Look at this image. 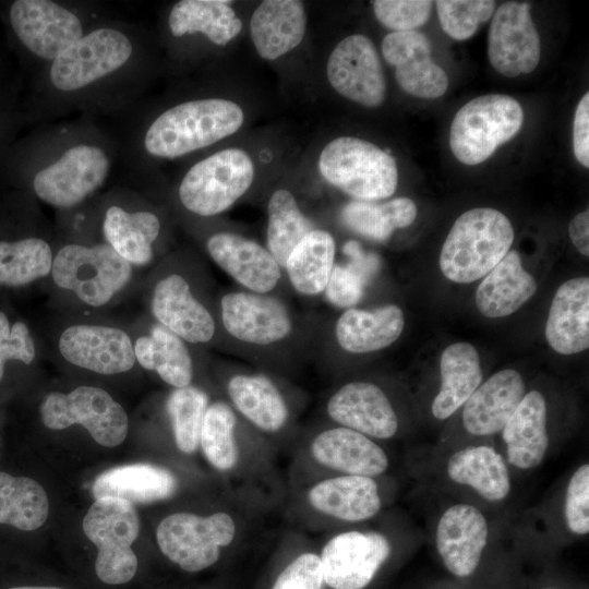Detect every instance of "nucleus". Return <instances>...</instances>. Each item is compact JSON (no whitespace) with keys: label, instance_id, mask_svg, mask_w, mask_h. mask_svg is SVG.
<instances>
[{"label":"nucleus","instance_id":"obj_21","mask_svg":"<svg viewBox=\"0 0 589 589\" xmlns=\"http://www.w3.org/2000/svg\"><path fill=\"white\" fill-rule=\"evenodd\" d=\"M329 417L345 428L370 437L390 438L398 419L385 393L370 382H350L328 400Z\"/></svg>","mask_w":589,"mask_h":589},{"label":"nucleus","instance_id":"obj_6","mask_svg":"<svg viewBox=\"0 0 589 589\" xmlns=\"http://www.w3.org/2000/svg\"><path fill=\"white\" fill-rule=\"evenodd\" d=\"M316 166L327 183L356 201L387 199L398 185L395 158L388 151L358 136L330 140L322 147Z\"/></svg>","mask_w":589,"mask_h":589},{"label":"nucleus","instance_id":"obj_49","mask_svg":"<svg viewBox=\"0 0 589 589\" xmlns=\"http://www.w3.org/2000/svg\"><path fill=\"white\" fill-rule=\"evenodd\" d=\"M366 281L350 264H338L334 265L324 291L332 304L350 308L361 299Z\"/></svg>","mask_w":589,"mask_h":589},{"label":"nucleus","instance_id":"obj_56","mask_svg":"<svg viewBox=\"0 0 589 589\" xmlns=\"http://www.w3.org/2000/svg\"><path fill=\"white\" fill-rule=\"evenodd\" d=\"M545 589H554V588H545Z\"/></svg>","mask_w":589,"mask_h":589},{"label":"nucleus","instance_id":"obj_25","mask_svg":"<svg viewBox=\"0 0 589 589\" xmlns=\"http://www.w3.org/2000/svg\"><path fill=\"white\" fill-rule=\"evenodd\" d=\"M306 11L299 0H264L250 19V36L260 58L274 61L294 50L306 32Z\"/></svg>","mask_w":589,"mask_h":589},{"label":"nucleus","instance_id":"obj_23","mask_svg":"<svg viewBox=\"0 0 589 589\" xmlns=\"http://www.w3.org/2000/svg\"><path fill=\"white\" fill-rule=\"evenodd\" d=\"M231 3L225 0L175 2L166 16L168 37L176 43L203 38L214 46L229 45L242 31V21Z\"/></svg>","mask_w":589,"mask_h":589},{"label":"nucleus","instance_id":"obj_42","mask_svg":"<svg viewBox=\"0 0 589 589\" xmlns=\"http://www.w3.org/2000/svg\"><path fill=\"white\" fill-rule=\"evenodd\" d=\"M50 244L39 237L0 240V285L19 287L51 273Z\"/></svg>","mask_w":589,"mask_h":589},{"label":"nucleus","instance_id":"obj_32","mask_svg":"<svg viewBox=\"0 0 589 589\" xmlns=\"http://www.w3.org/2000/svg\"><path fill=\"white\" fill-rule=\"evenodd\" d=\"M405 317L396 304L372 311L348 309L337 320L335 334L339 346L351 353L384 349L401 335Z\"/></svg>","mask_w":589,"mask_h":589},{"label":"nucleus","instance_id":"obj_15","mask_svg":"<svg viewBox=\"0 0 589 589\" xmlns=\"http://www.w3.org/2000/svg\"><path fill=\"white\" fill-rule=\"evenodd\" d=\"M390 554L377 532L348 531L332 538L320 556L323 579L333 589H363Z\"/></svg>","mask_w":589,"mask_h":589},{"label":"nucleus","instance_id":"obj_13","mask_svg":"<svg viewBox=\"0 0 589 589\" xmlns=\"http://www.w3.org/2000/svg\"><path fill=\"white\" fill-rule=\"evenodd\" d=\"M326 76L341 97L363 107H378L386 98L382 62L365 35L346 36L334 47L327 59Z\"/></svg>","mask_w":589,"mask_h":589},{"label":"nucleus","instance_id":"obj_40","mask_svg":"<svg viewBox=\"0 0 589 589\" xmlns=\"http://www.w3.org/2000/svg\"><path fill=\"white\" fill-rule=\"evenodd\" d=\"M48 513V496L38 482L0 471V524L32 531L44 525Z\"/></svg>","mask_w":589,"mask_h":589},{"label":"nucleus","instance_id":"obj_55","mask_svg":"<svg viewBox=\"0 0 589 589\" xmlns=\"http://www.w3.org/2000/svg\"><path fill=\"white\" fill-rule=\"evenodd\" d=\"M3 132H4V118H3V110L1 109V101H0V144H1Z\"/></svg>","mask_w":589,"mask_h":589},{"label":"nucleus","instance_id":"obj_1","mask_svg":"<svg viewBox=\"0 0 589 589\" xmlns=\"http://www.w3.org/2000/svg\"><path fill=\"white\" fill-rule=\"evenodd\" d=\"M153 70L149 39L135 23L103 19L36 73L33 118L52 120L134 106Z\"/></svg>","mask_w":589,"mask_h":589},{"label":"nucleus","instance_id":"obj_48","mask_svg":"<svg viewBox=\"0 0 589 589\" xmlns=\"http://www.w3.org/2000/svg\"><path fill=\"white\" fill-rule=\"evenodd\" d=\"M36 356L35 344L28 326L21 321L11 323L0 311V381L10 360L31 364Z\"/></svg>","mask_w":589,"mask_h":589},{"label":"nucleus","instance_id":"obj_14","mask_svg":"<svg viewBox=\"0 0 589 589\" xmlns=\"http://www.w3.org/2000/svg\"><path fill=\"white\" fill-rule=\"evenodd\" d=\"M530 9L526 2L508 1L494 12L488 35V58L506 77L528 74L539 64L540 36Z\"/></svg>","mask_w":589,"mask_h":589},{"label":"nucleus","instance_id":"obj_53","mask_svg":"<svg viewBox=\"0 0 589 589\" xmlns=\"http://www.w3.org/2000/svg\"><path fill=\"white\" fill-rule=\"evenodd\" d=\"M569 238L576 250L582 255L589 256V211L586 209L575 215L568 225Z\"/></svg>","mask_w":589,"mask_h":589},{"label":"nucleus","instance_id":"obj_38","mask_svg":"<svg viewBox=\"0 0 589 589\" xmlns=\"http://www.w3.org/2000/svg\"><path fill=\"white\" fill-rule=\"evenodd\" d=\"M228 394L237 409L263 431L276 432L287 421L285 400L274 383L264 375L232 376L228 382Z\"/></svg>","mask_w":589,"mask_h":589},{"label":"nucleus","instance_id":"obj_18","mask_svg":"<svg viewBox=\"0 0 589 589\" xmlns=\"http://www.w3.org/2000/svg\"><path fill=\"white\" fill-rule=\"evenodd\" d=\"M221 321L233 338L252 345H271L292 330L286 306L276 298L255 292H230L221 298Z\"/></svg>","mask_w":589,"mask_h":589},{"label":"nucleus","instance_id":"obj_34","mask_svg":"<svg viewBox=\"0 0 589 589\" xmlns=\"http://www.w3.org/2000/svg\"><path fill=\"white\" fill-rule=\"evenodd\" d=\"M441 387L432 402V413L445 420L465 405L482 382L477 349L468 342L446 347L440 360Z\"/></svg>","mask_w":589,"mask_h":589},{"label":"nucleus","instance_id":"obj_4","mask_svg":"<svg viewBox=\"0 0 589 589\" xmlns=\"http://www.w3.org/2000/svg\"><path fill=\"white\" fill-rule=\"evenodd\" d=\"M105 17L89 4L56 0H15L8 10L10 31L37 73Z\"/></svg>","mask_w":589,"mask_h":589},{"label":"nucleus","instance_id":"obj_17","mask_svg":"<svg viewBox=\"0 0 589 589\" xmlns=\"http://www.w3.org/2000/svg\"><path fill=\"white\" fill-rule=\"evenodd\" d=\"M384 60L395 68V79L406 93L425 99L438 98L448 88L445 71L431 57V43L420 32H390L382 40Z\"/></svg>","mask_w":589,"mask_h":589},{"label":"nucleus","instance_id":"obj_27","mask_svg":"<svg viewBox=\"0 0 589 589\" xmlns=\"http://www.w3.org/2000/svg\"><path fill=\"white\" fill-rule=\"evenodd\" d=\"M311 452L323 466L346 474L372 478L388 467V457L377 444L345 426L320 433L311 444Z\"/></svg>","mask_w":589,"mask_h":589},{"label":"nucleus","instance_id":"obj_50","mask_svg":"<svg viewBox=\"0 0 589 589\" xmlns=\"http://www.w3.org/2000/svg\"><path fill=\"white\" fill-rule=\"evenodd\" d=\"M324 584L320 556L304 553L280 573L272 589H323Z\"/></svg>","mask_w":589,"mask_h":589},{"label":"nucleus","instance_id":"obj_2","mask_svg":"<svg viewBox=\"0 0 589 589\" xmlns=\"http://www.w3.org/2000/svg\"><path fill=\"white\" fill-rule=\"evenodd\" d=\"M119 152L118 141L93 121L61 122L32 139L24 171L38 200L71 209L103 188Z\"/></svg>","mask_w":589,"mask_h":589},{"label":"nucleus","instance_id":"obj_22","mask_svg":"<svg viewBox=\"0 0 589 589\" xmlns=\"http://www.w3.org/2000/svg\"><path fill=\"white\" fill-rule=\"evenodd\" d=\"M151 311L160 325L188 342L205 344L215 334L212 314L194 298L189 283L178 274L156 284Z\"/></svg>","mask_w":589,"mask_h":589},{"label":"nucleus","instance_id":"obj_52","mask_svg":"<svg viewBox=\"0 0 589 589\" xmlns=\"http://www.w3.org/2000/svg\"><path fill=\"white\" fill-rule=\"evenodd\" d=\"M344 252L351 259L349 263L366 280H369L380 268V261L373 254H365L356 242H348L344 247Z\"/></svg>","mask_w":589,"mask_h":589},{"label":"nucleus","instance_id":"obj_45","mask_svg":"<svg viewBox=\"0 0 589 589\" xmlns=\"http://www.w3.org/2000/svg\"><path fill=\"white\" fill-rule=\"evenodd\" d=\"M436 12L443 31L453 39L470 38L495 10L492 0H438Z\"/></svg>","mask_w":589,"mask_h":589},{"label":"nucleus","instance_id":"obj_26","mask_svg":"<svg viewBox=\"0 0 589 589\" xmlns=\"http://www.w3.org/2000/svg\"><path fill=\"white\" fill-rule=\"evenodd\" d=\"M549 346L561 354H575L589 347V278L563 283L556 290L545 324Z\"/></svg>","mask_w":589,"mask_h":589},{"label":"nucleus","instance_id":"obj_41","mask_svg":"<svg viewBox=\"0 0 589 589\" xmlns=\"http://www.w3.org/2000/svg\"><path fill=\"white\" fill-rule=\"evenodd\" d=\"M267 250L279 266L286 261L299 241L312 228V223L301 212L294 195L287 189H277L267 205Z\"/></svg>","mask_w":589,"mask_h":589},{"label":"nucleus","instance_id":"obj_51","mask_svg":"<svg viewBox=\"0 0 589 589\" xmlns=\"http://www.w3.org/2000/svg\"><path fill=\"white\" fill-rule=\"evenodd\" d=\"M573 149L577 161L589 167V93L579 100L574 116Z\"/></svg>","mask_w":589,"mask_h":589},{"label":"nucleus","instance_id":"obj_43","mask_svg":"<svg viewBox=\"0 0 589 589\" xmlns=\"http://www.w3.org/2000/svg\"><path fill=\"white\" fill-rule=\"evenodd\" d=\"M235 426L236 416L228 405L217 401L207 407L200 445L209 464L220 471L230 470L238 460Z\"/></svg>","mask_w":589,"mask_h":589},{"label":"nucleus","instance_id":"obj_31","mask_svg":"<svg viewBox=\"0 0 589 589\" xmlns=\"http://www.w3.org/2000/svg\"><path fill=\"white\" fill-rule=\"evenodd\" d=\"M309 501L318 512L346 521L370 519L382 506L376 482L352 474L318 482L309 491Z\"/></svg>","mask_w":589,"mask_h":589},{"label":"nucleus","instance_id":"obj_46","mask_svg":"<svg viewBox=\"0 0 589 589\" xmlns=\"http://www.w3.org/2000/svg\"><path fill=\"white\" fill-rule=\"evenodd\" d=\"M428 0H375L372 8L377 21L393 32L413 31L425 24L432 11Z\"/></svg>","mask_w":589,"mask_h":589},{"label":"nucleus","instance_id":"obj_19","mask_svg":"<svg viewBox=\"0 0 589 589\" xmlns=\"http://www.w3.org/2000/svg\"><path fill=\"white\" fill-rule=\"evenodd\" d=\"M488 538L484 515L473 505L459 503L441 515L435 544L446 569L457 577H468L477 569Z\"/></svg>","mask_w":589,"mask_h":589},{"label":"nucleus","instance_id":"obj_8","mask_svg":"<svg viewBox=\"0 0 589 589\" xmlns=\"http://www.w3.org/2000/svg\"><path fill=\"white\" fill-rule=\"evenodd\" d=\"M524 110L513 97L488 94L466 103L454 116L449 131L453 155L474 166L494 154L521 129Z\"/></svg>","mask_w":589,"mask_h":589},{"label":"nucleus","instance_id":"obj_20","mask_svg":"<svg viewBox=\"0 0 589 589\" xmlns=\"http://www.w3.org/2000/svg\"><path fill=\"white\" fill-rule=\"evenodd\" d=\"M206 250L221 269L252 292L267 293L280 280L279 264L254 240L233 232H216L206 240Z\"/></svg>","mask_w":589,"mask_h":589},{"label":"nucleus","instance_id":"obj_36","mask_svg":"<svg viewBox=\"0 0 589 589\" xmlns=\"http://www.w3.org/2000/svg\"><path fill=\"white\" fill-rule=\"evenodd\" d=\"M135 360L175 388L189 386L193 364L184 341L160 324L151 334L139 337L134 345Z\"/></svg>","mask_w":589,"mask_h":589},{"label":"nucleus","instance_id":"obj_9","mask_svg":"<svg viewBox=\"0 0 589 589\" xmlns=\"http://www.w3.org/2000/svg\"><path fill=\"white\" fill-rule=\"evenodd\" d=\"M50 274L59 288L98 308L110 302L129 284L132 265L106 242L68 243L53 256Z\"/></svg>","mask_w":589,"mask_h":589},{"label":"nucleus","instance_id":"obj_3","mask_svg":"<svg viewBox=\"0 0 589 589\" xmlns=\"http://www.w3.org/2000/svg\"><path fill=\"white\" fill-rule=\"evenodd\" d=\"M245 113L237 101L201 96L171 103L133 122L122 153L133 170L145 163L176 160L239 132Z\"/></svg>","mask_w":589,"mask_h":589},{"label":"nucleus","instance_id":"obj_30","mask_svg":"<svg viewBox=\"0 0 589 589\" xmlns=\"http://www.w3.org/2000/svg\"><path fill=\"white\" fill-rule=\"evenodd\" d=\"M536 291V279L524 269L519 253L509 250L478 286L476 305L485 317H504L520 309Z\"/></svg>","mask_w":589,"mask_h":589},{"label":"nucleus","instance_id":"obj_12","mask_svg":"<svg viewBox=\"0 0 589 589\" xmlns=\"http://www.w3.org/2000/svg\"><path fill=\"white\" fill-rule=\"evenodd\" d=\"M235 533L233 519L226 513H176L160 521L156 539L170 561L187 572H200L217 562L220 548L229 545Z\"/></svg>","mask_w":589,"mask_h":589},{"label":"nucleus","instance_id":"obj_44","mask_svg":"<svg viewBox=\"0 0 589 589\" xmlns=\"http://www.w3.org/2000/svg\"><path fill=\"white\" fill-rule=\"evenodd\" d=\"M207 407L205 392L191 385L176 388L168 397L167 411L181 452L192 454L197 449Z\"/></svg>","mask_w":589,"mask_h":589},{"label":"nucleus","instance_id":"obj_33","mask_svg":"<svg viewBox=\"0 0 589 589\" xmlns=\"http://www.w3.org/2000/svg\"><path fill=\"white\" fill-rule=\"evenodd\" d=\"M171 471L152 464H131L100 473L93 483L95 498L110 496L134 503H152L170 497L177 490Z\"/></svg>","mask_w":589,"mask_h":589},{"label":"nucleus","instance_id":"obj_47","mask_svg":"<svg viewBox=\"0 0 589 589\" xmlns=\"http://www.w3.org/2000/svg\"><path fill=\"white\" fill-rule=\"evenodd\" d=\"M565 522L577 536L589 533V465L582 464L572 474L565 494Z\"/></svg>","mask_w":589,"mask_h":589},{"label":"nucleus","instance_id":"obj_11","mask_svg":"<svg viewBox=\"0 0 589 589\" xmlns=\"http://www.w3.org/2000/svg\"><path fill=\"white\" fill-rule=\"evenodd\" d=\"M40 418L51 430L81 424L106 447L118 446L128 434L123 407L106 390L94 386H80L68 394H48L40 405Z\"/></svg>","mask_w":589,"mask_h":589},{"label":"nucleus","instance_id":"obj_54","mask_svg":"<svg viewBox=\"0 0 589 589\" xmlns=\"http://www.w3.org/2000/svg\"><path fill=\"white\" fill-rule=\"evenodd\" d=\"M9 589H61L58 587H34V586H19V587H12Z\"/></svg>","mask_w":589,"mask_h":589},{"label":"nucleus","instance_id":"obj_7","mask_svg":"<svg viewBox=\"0 0 589 589\" xmlns=\"http://www.w3.org/2000/svg\"><path fill=\"white\" fill-rule=\"evenodd\" d=\"M254 178L252 156L241 147H226L192 164L180 179L177 194L188 212L216 216L241 199Z\"/></svg>","mask_w":589,"mask_h":589},{"label":"nucleus","instance_id":"obj_5","mask_svg":"<svg viewBox=\"0 0 589 589\" xmlns=\"http://www.w3.org/2000/svg\"><path fill=\"white\" fill-rule=\"evenodd\" d=\"M514 228L502 212L476 207L452 226L441 250L440 269L450 281L473 283L484 277L507 254Z\"/></svg>","mask_w":589,"mask_h":589},{"label":"nucleus","instance_id":"obj_16","mask_svg":"<svg viewBox=\"0 0 589 589\" xmlns=\"http://www.w3.org/2000/svg\"><path fill=\"white\" fill-rule=\"evenodd\" d=\"M58 347L71 364L99 374L123 373L135 363L131 338L124 330L112 326H69L60 335Z\"/></svg>","mask_w":589,"mask_h":589},{"label":"nucleus","instance_id":"obj_28","mask_svg":"<svg viewBox=\"0 0 589 589\" xmlns=\"http://www.w3.org/2000/svg\"><path fill=\"white\" fill-rule=\"evenodd\" d=\"M546 401L539 390H530L502 430L507 460L518 469H533L541 465L548 448Z\"/></svg>","mask_w":589,"mask_h":589},{"label":"nucleus","instance_id":"obj_29","mask_svg":"<svg viewBox=\"0 0 589 589\" xmlns=\"http://www.w3.org/2000/svg\"><path fill=\"white\" fill-rule=\"evenodd\" d=\"M101 230L106 243L131 265H147L154 256V243L161 231V220L149 209H130L108 205Z\"/></svg>","mask_w":589,"mask_h":589},{"label":"nucleus","instance_id":"obj_24","mask_svg":"<svg viewBox=\"0 0 589 589\" xmlns=\"http://www.w3.org/2000/svg\"><path fill=\"white\" fill-rule=\"evenodd\" d=\"M525 382L513 369L494 373L481 383L464 405L462 424L466 431L477 436H489L501 432L522 397Z\"/></svg>","mask_w":589,"mask_h":589},{"label":"nucleus","instance_id":"obj_35","mask_svg":"<svg viewBox=\"0 0 589 589\" xmlns=\"http://www.w3.org/2000/svg\"><path fill=\"white\" fill-rule=\"evenodd\" d=\"M446 470L450 480L473 489L486 501H503L510 492L506 461L491 446H468L454 453Z\"/></svg>","mask_w":589,"mask_h":589},{"label":"nucleus","instance_id":"obj_10","mask_svg":"<svg viewBox=\"0 0 589 589\" xmlns=\"http://www.w3.org/2000/svg\"><path fill=\"white\" fill-rule=\"evenodd\" d=\"M85 536L96 545L97 577L108 585L130 581L137 569V557L132 550L140 531V521L132 503L104 496L96 498L83 522Z\"/></svg>","mask_w":589,"mask_h":589},{"label":"nucleus","instance_id":"obj_37","mask_svg":"<svg viewBox=\"0 0 589 589\" xmlns=\"http://www.w3.org/2000/svg\"><path fill=\"white\" fill-rule=\"evenodd\" d=\"M335 252V240L328 231H309L290 252L285 264L292 287L305 296L323 292L334 267Z\"/></svg>","mask_w":589,"mask_h":589},{"label":"nucleus","instance_id":"obj_39","mask_svg":"<svg viewBox=\"0 0 589 589\" xmlns=\"http://www.w3.org/2000/svg\"><path fill=\"white\" fill-rule=\"evenodd\" d=\"M417 213L416 203L408 197H396L383 204L351 201L342 208L341 219L354 232L384 242L395 229L410 226Z\"/></svg>","mask_w":589,"mask_h":589}]
</instances>
